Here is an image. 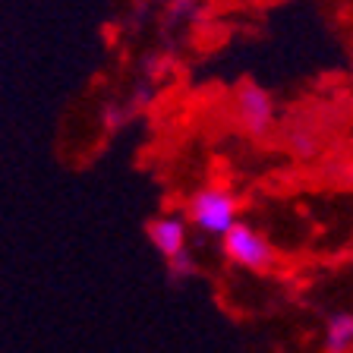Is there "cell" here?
<instances>
[{
	"mask_svg": "<svg viewBox=\"0 0 353 353\" xmlns=\"http://www.w3.org/2000/svg\"><path fill=\"white\" fill-rule=\"evenodd\" d=\"M236 117H240L243 130L252 136H265L274 123V101L262 85H243L236 92Z\"/></svg>",
	"mask_w": 353,
	"mask_h": 353,
	"instance_id": "obj_3",
	"label": "cell"
},
{
	"mask_svg": "<svg viewBox=\"0 0 353 353\" xmlns=\"http://www.w3.org/2000/svg\"><path fill=\"white\" fill-rule=\"evenodd\" d=\"M325 353H350L353 350V312H331L325 322Z\"/></svg>",
	"mask_w": 353,
	"mask_h": 353,
	"instance_id": "obj_5",
	"label": "cell"
},
{
	"mask_svg": "<svg viewBox=\"0 0 353 353\" xmlns=\"http://www.w3.org/2000/svg\"><path fill=\"white\" fill-rule=\"evenodd\" d=\"M168 272H170L174 281H183V278H190V274H196V262H192L190 250H183L174 259H168Z\"/></svg>",
	"mask_w": 353,
	"mask_h": 353,
	"instance_id": "obj_6",
	"label": "cell"
},
{
	"mask_svg": "<svg viewBox=\"0 0 353 353\" xmlns=\"http://www.w3.org/2000/svg\"><path fill=\"white\" fill-rule=\"evenodd\" d=\"M132 95H136V104H148V101H152V95H154V85H145V82H139Z\"/></svg>",
	"mask_w": 353,
	"mask_h": 353,
	"instance_id": "obj_9",
	"label": "cell"
},
{
	"mask_svg": "<svg viewBox=\"0 0 353 353\" xmlns=\"http://www.w3.org/2000/svg\"><path fill=\"white\" fill-rule=\"evenodd\" d=\"M236 212H240V202L228 186H202L186 202V221L192 228L221 240L234 230V224H240Z\"/></svg>",
	"mask_w": 353,
	"mask_h": 353,
	"instance_id": "obj_1",
	"label": "cell"
},
{
	"mask_svg": "<svg viewBox=\"0 0 353 353\" xmlns=\"http://www.w3.org/2000/svg\"><path fill=\"white\" fill-rule=\"evenodd\" d=\"M186 224L190 221L176 218V214H158L145 224V236L164 259H174L186 250Z\"/></svg>",
	"mask_w": 353,
	"mask_h": 353,
	"instance_id": "obj_4",
	"label": "cell"
},
{
	"mask_svg": "<svg viewBox=\"0 0 353 353\" xmlns=\"http://www.w3.org/2000/svg\"><path fill=\"white\" fill-rule=\"evenodd\" d=\"M101 120H104V126H108V130H117V126L126 120V110L120 108V104H104V108H101Z\"/></svg>",
	"mask_w": 353,
	"mask_h": 353,
	"instance_id": "obj_8",
	"label": "cell"
},
{
	"mask_svg": "<svg viewBox=\"0 0 353 353\" xmlns=\"http://www.w3.org/2000/svg\"><path fill=\"white\" fill-rule=\"evenodd\" d=\"M224 256L240 268H250V272H268L274 265L272 243L259 230H252L250 224H234V230L224 236Z\"/></svg>",
	"mask_w": 353,
	"mask_h": 353,
	"instance_id": "obj_2",
	"label": "cell"
},
{
	"mask_svg": "<svg viewBox=\"0 0 353 353\" xmlns=\"http://www.w3.org/2000/svg\"><path fill=\"white\" fill-rule=\"evenodd\" d=\"M316 148H319V142L312 139L306 130L290 132V152H294V154H300V158H309V154H316Z\"/></svg>",
	"mask_w": 353,
	"mask_h": 353,
	"instance_id": "obj_7",
	"label": "cell"
}]
</instances>
